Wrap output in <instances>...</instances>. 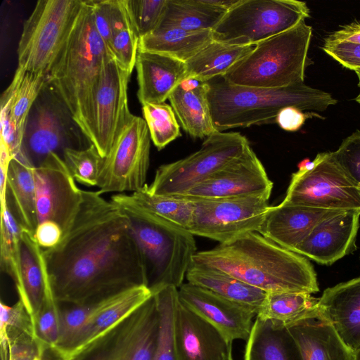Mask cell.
Masks as SVG:
<instances>
[{"mask_svg": "<svg viewBox=\"0 0 360 360\" xmlns=\"http://www.w3.org/2000/svg\"><path fill=\"white\" fill-rule=\"evenodd\" d=\"M43 253L58 302L83 304L146 286L127 217L98 191L83 190V201L70 229L57 246Z\"/></svg>", "mask_w": 360, "mask_h": 360, "instance_id": "cell-1", "label": "cell"}, {"mask_svg": "<svg viewBox=\"0 0 360 360\" xmlns=\"http://www.w3.org/2000/svg\"><path fill=\"white\" fill-rule=\"evenodd\" d=\"M249 148L248 140L240 133L217 131L207 137L196 152L160 166L153 181L146 187L155 195H182L241 156Z\"/></svg>", "mask_w": 360, "mask_h": 360, "instance_id": "cell-11", "label": "cell"}, {"mask_svg": "<svg viewBox=\"0 0 360 360\" xmlns=\"http://www.w3.org/2000/svg\"><path fill=\"white\" fill-rule=\"evenodd\" d=\"M6 198L21 227L34 235L38 219L34 171L20 157L12 158L9 165Z\"/></svg>", "mask_w": 360, "mask_h": 360, "instance_id": "cell-30", "label": "cell"}, {"mask_svg": "<svg viewBox=\"0 0 360 360\" xmlns=\"http://www.w3.org/2000/svg\"><path fill=\"white\" fill-rule=\"evenodd\" d=\"M0 306L1 359L7 360L10 340L22 335L34 334L31 316L20 300L12 306L1 302Z\"/></svg>", "mask_w": 360, "mask_h": 360, "instance_id": "cell-45", "label": "cell"}, {"mask_svg": "<svg viewBox=\"0 0 360 360\" xmlns=\"http://www.w3.org/2000/svg\"><path fill=\"white\" fill-rule=\"evenodd\" d=\"M174 340L179 360H226L232 342L178 297Z\"/></svg>", "mask_w": 360, "mask_h": 360, "instance_id": "cell-21", "label": "cell"}, {"mask_svg": "<svg viewBox=\"0 0 360 360\" xmlns=\"http://www.w3.org/2000/svg\"><path fill=\"white\" fill-rule=\"evenodd\" d=\"M310 16L297 0H239L212 30L213 40L235 45L257 44L285 32Z\"/></svg>", "mask_w": 360, "mask_h": 360, "instance_id": "cell-9", "label": "cell"}, {"mask_svg": "<svg viewBox=\"0 0 360 360\" xmlns=\"http://www.w3.org/2000/svg\"><path fill=\"white\" fill-rule=\"evenodd\" d=\"M34 238L43 250H48L57 246L63 238L61 227L51 221L38 224L34 233Z\"/></svg>", "mask_w": 360, "mask_h": 360, "instance_id": "cell-51", "label": "cell"}, {"mask_svg": "<svg viewBox=\"0 0 360 360\" xmlns=\"http://www.w3.org/2000/svg\"><path fill=\"white\" fill-rule=\"evenodd\" d=\"M167 2V0H127V8L139 39L158 27Z\"/></svg>", "mask_w": 360, "mask_h": 360, "instance_id": "cell-46", "label": "cell"}, {"mask_svg": "<svg viewBox=\"0 0 360 360\" xmlns=\"http://www.w3.org/2000/svg\"><path fill=\"white\" fill-rule=\"evenodd\" d=\"M159 314V334L153 360H179L174 340V314L178 288L168 286L153 293Z\"/></svg>", "mask_w": 360, "mask_h": 360, "instance_id": "cell-40", "label": "cell"}, {"mask_svg": "<svg viewBox=\"0 0 360 360\" xmlns=\"http://www.w3.org/2000/svg\"><path fill=\"white\" fill-rule=\"evenodd\" d=\"M337 212L281 202L270 206L257 233L293 251L318 223Z\"/></svg>", "mask_w": 360, "mask_h": 360, "instance_id": "cell-22", "label": "cell"}, {"mask_svg": "<svg viewBox=\"0 0 360 360\" xmlns=\"http://www.w3.org/2000/svg\"><path fill=\"white\" fill-rule=\"evenodd\" d=\"M311 36V27L303 20L257 44L222 77L231 84L267 89L304 83L312 62L308 57Z\"/></svg>", "mask_w": 360, "mask_h": 360, "instance_id": "cell-6", "label": "cell"}, {"mask_svg": "<svg viewBox=\"0 0 360 360\" xmlns=\"http://www.w3.org/2000/svg\"><path fill=\"white\" fill-rule=\"evenodd\" d=\"M35 360H42L41 358H37Z\"/></svg>", "mask_w": 360, "mask_h": 360, "instance_id": "cell-55", "label": "cell"}, {"mask_svg": "<svg viewBox=\"0 0 360 360\" xmlns=\"http://www.w3.org/2000/svg\"><path fill=\"white\" fill-rule=\"evenodd\" d=\"M44 354L32 335H22L8 343L7 360H35L42 359Z\"/></svg>", "mask_w": 360, "mask_h": 360, "instance_id": "cell-48", "label": "cell"}, {"mask_svg": "<svg viewBox=\"0 0 360 360\" xmlns=\"http://www.w3.org/2000/svg\"><path fill=\"white\" fill-rule=\"evenodd\" d=\"M268 200L262 195L194 200L189 232L219 244L257 232L270 207Z\"/></svg>", "mask_w": 360, "mask_h": 360, "instance_id": "cell-15", "label": "cell"}, {"mask_svg": "<svg viewBox=\"0 0 360 360\" xmlns=\"http://www.w3.org/2000/svg\"><path fill=\"white\" fill-rule=\"evenodd\" d=\"M112 57L96 29L91 1L84 0L67 41L48 74V82L64 101L78 126L94 83L106 61Z\"/></svg>", "mask_w": 360, "mask_h": 360, "instance_id": "cell-5", "label": "cell"}, {"mask_svg": "<svg viewBox=\"0 0 360 360\" xmlns=\"http://www.w3.org/2000/svg\"><path fill=\"white\" fill-rule=\"evenodd\" d=\"M90 1L96 29L110 50L112 31L111 1Z\"/></svg>", "mask_w": 360, "mask_h": 360, "instance_id": "cell-49", "label": "cell"}, {"mask_svg": "<svg viewBox=\"0 0 360 360\" xmlns=\"http://www.w3.org/2000/svg\"><path fill=\"white\" fill-rule=\"evenodd\" d=\"M192 263L223 271L266 293H316L319 288L311 264L257 232L197 252Z\"/></svg>", "mask_w": 360, "mask_h": 360, "instance_id": "cell-2", "label": "cell"}, {"mask_svg": "<svg viewBox=\"0 0 360 360\" xmlns=\"http://www.w3.org/2000/svg\"><path fill=\"white\" fill-rule=\"evenodd\" d=\"M110 200L124 212L137 243L152 293L183 284L197 247L188 231L169 222L136 204L129 194L117 193Z\"/></svg>", "mask_w": 360, "mask_h": 360, "instance_id": "cell-4", "label": "cell"}, {"mask_svg": "<svg viewBox=\"0 0 360 360\" xmlns=\"http://www.w3.org/2000/svg\"><path fill=\"white\" fill-rule=\"evenodd\" d=\"M131 72L115 58L103 65L92 88L79 127L103 158L133 114L129 111L127 89Z\"/></svg>", "mask_w": 360, "mask_h": 360, "instance_id": "cell-10", "label": "cell"}, {"mask_svg": "<svg viewBox=\"0 0 360 360\" xmlns=\"http://www.w3.org/2000/svg\"><path fill=\"white\" fill-rule=\"evenodd\" d=\"M160 328L155 295L71 357L73 360H153Z\"/></svg>", "mask_w": 360, "mask_h": 360, "instance_id": "cell-13", "label": "cell"}, {"mask_svg": "<svg viewBox=\"0 0 360 360\" xmlns=\"http://www.w3.org/2000/svg\"><path fill=\"white\" fill-rule=\"evenodd\" d=\"M322 117L314 112H304L295 107H286L283 108L277 115L276 122L279 127L288 131H296L304 124L307 118Z\"/></svg>", "mask_w": 360, "mask_h": 360, "instance_id": "cell-50", "label": "cell"}, {"mask_svg": "<svg viewBox=\"0 0 360 360\" xmlns=\"http://www.w3.org/2000/svg\"><path fill=\"white\" fill-rule=\"evenodd\" d=\"M150 141L144 119L132 115L103 159L96 184L99 193H134L147 184Z\"/></svg>", "mask_w": 360, "mask_h": 360, "instance_id": "cell-14", "label": "cell"}, {"mask_svg": "<svg viewBox=\"0 0 360 360\" xmlns=\"http://www.w3.org/2000/svg\"><path fill=\"white\" fill-rule=\"evenodd\" d=\"M226 12L207 0H167L158 26L188 31H212Z\"/></svg>", "mask_w": 360, "mask_h": 360, "instance_id": "cell-34", "label": "cell"}, {"mask_svg": "<svg viewBox=\"0 0 360 360\" xmlns=\"http://www.w3.org/2000/svg\"><path fill=\"white\" fill-rule=\"evenodd\" d=\"M38 224H58L63 236L69 231L83 201V190L76 184L62 157L51 153L34 168Z\"/></svg>", "mask_w": 360, "mask_h": 360, "instance_id": "cell-16", "label": "cell"}, {"mask_svg": "<svg viewBox=\"0 0 360 360\" xmlns=\"http://www.w3.org/2000/svg\"><path fill=\"white\" fill-rule=\"evenodd\" d=\"M103 159L93 144L82 149L66 148L63 153L71 175L75 181L86 186H96Z\"/></svg>", "mask_w": 360, "mask_h": 360, "instance_id": "cell-44", "label": "cell"}, {"mask_svg": "<svg viewBox=\"0 0 360 360\" xmlns=\"http://www.w3.org/2000/svg\"><path fill=\"white\" fill-rule=\"evenodd\" d=\"M135 68L141 105L162 103L188 78L186 63L169 56L138 50Z\"/></svg>", "mask_w": 360, "mask_h": 360, "instance_id": "cell-23", "label": "cell"}, {"mask_svg": "<svg viewBox=\"0 0 360 360\" xmlns=\"http://www.w3.org/2000/svg\"><path fill=\"white\" fill-rule=\"evenodd\" d=\"M48 82V74L18 67L0 99L1 143L12 158L21 153L31 109Z\"/></svg>", "mask_w": 360, "mask_h": 360, "instance_id": "cell-18", "label": "cell"}, {"mask_svg": "<svg viewBox=\"0 0 360 360\" xmlns=\"http://www.w3.org/2000/svg\"><path fill=\"white\" fill-rule=\"evenodd\" d=\"M292 175L283 204L328 210H360V189L334 160L332 152L306 159Z\"/></svg>", "mask_w": 360, "mask_h": 360, "instance_id": "cell-12", "label": "cell"}, {"mask_svg": "<svg viewBox=\"0 0 360 360\" xmlns=\"http://www.w3.org/2000/svg\"><path fill=\"white\" fill-rule=\"evenodd\" d=\"M153 295L146 285L129 289L96 312L77 333L63 358H69L113 326Z\"/></svg>", "mask_w": 360, "mask_h": 360, "instance_id": "cell-27", "label": "cell"}, {"mask_svg": "<svg viewBox=\"0 0 360 360\" xmlns=\"http://www.w3.org/2000/svg\"><path fill=\"white\" fill-rule=\"evenodd\" d=\"M318 309L351 349L360 347V276L326 288Z\"/></svg>", "mask_w": 360, "mask_h": 360, "instance_id": "cell-24", "label": "cell"}, {"mask_svg": "<svg viewBox=\"0 0 360 360\" xmlns=\"http://www.w3.org/2000/svg\"><path fill=\"white\" fill-rule=\"evenodd\" d=\"M207 93V82L188 77L168 98L184 130L195 139H206L217 131L212 122Z\"/></svg>", "mask_w": 360, "mask_h": 360, "instance_id": "cell-26", "label": "cell"}, {"mask_svg": "<svg viewBox=\"0 0 360 360\" xmlns=\"http://www.w3.org/2000/svg\"><path fill=\"white\" fill-rule=\"evenodd\" d=\"M112 31L110 51L125 70L132 72L139 50V37L131 20L127 0H110Z\"/></svg>", "mask_w": 360, "mask_h": 360, "instance_id": "cell-36", "label": "cell"}, {"mask_svg": "<svg viewBox=\"0 0 360 360\" xmlns=\"http://www.w3.org/2000/svg\"><path fill=\"white\" fill-rule=\"evenodd\" d=\"M273 182L252 148L185 193L174 197L189 200L251 195L269 198Z\"/></svg>", "mask_w": 360, "mask_h": 360, "instance_id": "cell-17", "label": "cell"}, {"mask_svg": "<svg viewBox=\"0 0 360 360\" xmlns=\"http://www.w3.org/2000/svg\"><path fill=\"white\" fill-rule=\"evenodd\" d=\"M32 321L35 339L43 352L53 351L60 338L59 304L54 296L46 266L43 301Z\"/></svg>", "mask_w": 360, "mask_h": 360, "instance_id": "cell-41", "label": "cell"}, {"mask_svg": "<svg viewBox=\"0 0 360 360\" xmlns=\"http://www.w3.org/2000/svg\"><path fill=\"white\" fill-rule=\"evenodd\" d=\"M355 72L358 77V80H359L358 86L360 89V70H357ZM355 101L360 105V91H359V94H358V96L356 97Z\"/></svg>", "mask_w": 360, "mask_h": 360, "instance_id": "cell-52", "label": "cell"}, {"mask_svg": "<svg viewBox=\"0 0 360 360\" xmlns=\"http://www.w3.org/2000/svg\"><path fill=\"white\" fill-rule=\"evenodd\" d=\"M321 49L343 67L360 70V22L345 25L327 36Z\"/></svg>", "mask_w": 360, "mask_h": 360, "instance_id": "cell-42", "label": "cell"}, {"mask_svg": "<svg viewBox=\"0 0 360 360\" xmlns=\"http://www.w3.org/2000/svg\"><path fill=\"white\" fill-rule=\"evenodd\" d=\"M22 227L12 212L7 198L1 201V269L13 280L16 290L21 286Z\"/></svg>", "mask_w": 360, "mask_h": 360, "instance_id": "cell-37", "label": "cell"}, {"mask_svg": "<svg viewBox=\"0 0 360 360\" xmlns=\"http://www.w3.org/2000/svg\"><path fill=\"white\" fill-rule=\"evenodd\" d=\"M151 141L158 150L181 136L176 115L167 103H147L142 105Z\"/></svg>", "mask_w": 360, "mask_h": 360, "instance_id": "cell-43", "label": "cell"}, {"mask_svg": "<svg viewBox=\"0 0 360 360\" xmlns=\"http://www.w3.org/2000/svg\"><path fill=\"white\" fill-rule=\"evenodd\" d=\"M84 141L89 142L64 101L47 82L31 109L17 157L35 168L51 153L63 158L66 148L88 147Z\"/></svg>", "mask_w": 360, "mask_h": 360, "instance_id": "cell-8", "label": "cell"}, {"mask_svg": "<svg viewBox=\"0 0 360 360\" xmlns=\"http://www.w3.org/2000/svg\"><path fill=\"white\" fill-rule=\"evenodd\" d=\"M360 210L338 211L318 223L292 252L330 265L355 250Z\"/></svg>", "mask_w": 360, "mask_h": 360, "instance_id": "cell-20", "label": "cell"}, {"mask_svg": "<svg viewBox=\"0 0 360 360\" xmlns=\"http://www.w3.org/2000/svg\"><path fill=\"white\" fill-rule=\"evenodd\" d=\"M319 299L302 292L266 293L256 317L289 326L311 315L318 308Z\"/></svg>", "mask_w": 360, "mask_h": 360, "instance_id": "cell-35", "label": "cell"}, {"mask_svg": "<svg viewBox=\"0 0 360 360\" xmlns=\"http://www.w3.org/2000/svg\"><path fill=\"white\" fill-rule=\"evenodd\" d=\"M119 294L83 304L58 302L60 338L53 352L59 358H63L73 338L85 323Z\"/></svg>", "mask_w": 360, "mask_h": 360, "instance_id": "cell-39", "label": "cell"}, {"mask_svg": "<svg viewBox=\"0 0 360 360\" xmlns=\"http://www.w3.org/2000/svg\"><path fill=\"white\" fill-rule=\"evenodd\" d=\"M255 45H235L213 40L186 62L188 78L205 82L224 76L235 64L247 56Z\"/></svg>", "mask_w": 360, "mask_h": 360, "instance_id": "cell-33", "label": "cell"}, {"mask_svg": "<svg viewBox=\"0 0 360 360\" xmlns=\"http://www.w3.org/2000/svg\"><path fill=\"white\" fill-rule=\"evenodd\" d=\"M178 297L229 340H248L257 316L254 311L188 282L178 288Z\"/></svg>", "mask_w": 360, "mask_h": 360, "instance_id": "cell-19", "label": "cell"}, {"mask_svg": "<svg viewBox=\"0 0 360 360\" xmlns=\"http://www.w3.org/2000/svg\"><path fill=\"white\" fill-rule=\"evenodd\" d=\"M212 41V30L188 31L158 26L139 39V50L167 55L186 63Z\"/></svg>", "mask_w": 360, "mask_h": 360, "instance_id": "cell-31", "label": "cell"}, {"mask_svg": "<svg viewBox=\"0 0 360 360\" xmlns=\"http://www.w3.org/2000/svg\"><path fill=\"white\" fill-rule=\"evenodd\" d=\"M336 162L360 189V130L345 139L337 150L332 152Z\"/></svg>", "mask_w": 360, "mask_h": 360, "instance_id": "cell-47", "label": "cell"}, {"mask_svg": "<svg viewBox=\"0 0 360 360\" xmlns=\"http://www.w3.org/2000/svg\"><path fill=\"white\" fill-rule=\"evenodd\" d=\"M58 360H73L72 357L69 358H59Z\"/></svg>", "mask_w": 360, "mask_h": 360, "instance_id": "cell-54", "label": "cell"}, {"mask_svg": "<svg viewBox=\"0 0 360 360\" xmlns=\"http://www.w3.org/2000/svg\"><path fill=\"white\" fill-rule=\"evenodd\" d=\"M353 360H360V347L354 352Z\"/></svg>", "mask_w": 360, "mask_h": 360, "instance_id": "cell-53", "label": "cell"}, {"mask_svg": "<svg viewBox=\"0 0 360 360\" xmlns=\"http://www.w3.org/2000/svg\"><path fill=\"white\" fill-rule=\"evenodd\" d=\"M186 278L188 283L206 288L242 305L254 311L256 315L266 295V292L223 271L192 262L186 272Z\"/></svg>", "mask_w": 360, "mask_h": 360, "instance_id": "cell-29", "label": "cell"}, {"mask_svg": "<svg viewBox=\"0 0 360 360\" xmlns=\"http://www.w3.org/2000/svg\"><path fill=\"white\" fill-rule=\"evenodd\" d=\"M244 360H302V357L285 325L256 317L247 340Z\"/></svg>", "mask_w": 360, "mask_h": 360, "instance_id": "cell-28", "label": "cell"}, {"mask_svg": "<svg viewBox=\"0 0 360 360\" xmlns=\"http://www.w3.org/2000/svg\"><path fill=\"white\" fill-rule=\"evenodd\" d=\"M146 185L129 195L133 201L143 210L189 231L194 202L174 196L153 194L147 190Z\"/></svg>", "mask_w": 360, "mask_h": 360, "instance_id": "cell-38", "label": "cell"}, {"mask_svg": "<svg viewBox=\"0 0 360 360\" xmlns=\"http://www.w3.org/2000/svg\"><path fill=\"white\" fill-rule=\"evenodd\" d=\"M45 269L42 248L37 243L34 235L22 228L21 286L17 292L32 319L43 301Z\"/></svg>", "mask_w": 360, "mask_h": 360, "instance_id": "cell-32", "label": "cell"}, {"mask_svg": "<svg viewBox=\"0 0 360 360\" xmlns=\"http://www.w3.org/2000/svg\"><path fill=\"white\" fill-rule=\"evenodd\" d=\"M287 327L299 347L302 360L354 359V351L321 315L318 308L311 315Z\"/></svg>", "mask_w": 360, "mask_h": 360, "instance_id": "cell-25", "label": "cell"}, {"mask_svg": "<svg viewBox=\"0 0 360 360\" xmlns=\"http://www.w3.org/2000/svg\"><path fill=\"white\" fill-rule=\"evenodd\" d=\"M83 4L84 0H39L23 24L18 67L49 74Z\"/></svg>", "mask_w": 360, "mask_h": 360, "instance_id": "cell-7", "label": "cell"}, {"mask_svg": "<svg viewBox=\"0 0 360 360\" xmlns=\"http://www.w3.org/2000/svg\"><path fill=\"white\" fill-rule=\"evenodd\" d=\"M212 122L217 131L276 121L284 108L322 112L338 101L304 83L274 89L240 86L217 77L207 82Z\"/></svg>", "mask_w": 360, "mask_h": 360, "instance_id": "cell-3", "label": "cell"}]
</instances>
